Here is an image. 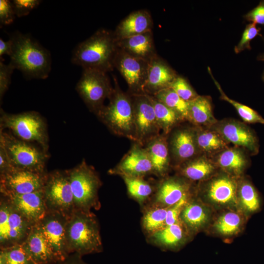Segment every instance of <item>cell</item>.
<instances>
[{"label": "cell", "mask_w": 264, "mask_h": 264, "mask_svg": "<svg viewBox=\"0 0 264 264\" xmlns=\"http://www.w3.org/2000/svg\"><path fill=\"white\" fill-rule=\"evenodd\" d=\"M15 68L10 64H5L0 62V100L9 88L11 84L12 74Z\"/></svg>", "instance_id": "b9f144b4"}, {"label": "cell", "mask_w": 264, "mask_h": 264, "mask_svg": "<svg viewBox=\"0 0 264 264\" xmlns=\"http://www.w3.org/2000/svg\"><path fill=\"white\" fill-rule=\"evenodd\" d=\"M169 207L150 206L143 216L142 224L144 230L151 235L165 227Z\"/></svg>", "instance_id": "836d02e7"}, {"label": "cell", "mask_w": 264, "mask_h": 264, "mask_svg": "<svg viewBox=\"0 0 264 264\" xmlns=\"http://www.w3.org/2000/svg\"><path fill=\"white\" fill-rule=\"evenodd\" d=\"M264 43V37L262 35L261 37ZM257 59L259 61H264V52L260 54L257 57ZM262 79L264 82V70L262 73Z\"/></svg>", "instance_id": "f907efd6"}, {"label": "cell", "mask_w": 264, "mask_h": 264, "mask_svg": "<svg viewBox=\"0 0 264 264\" xmlns=\"http://www.w3.org/2000/svg\"><path fill=\"white\" fill-rule=\"evenodd\" d=\"M153 96L176 112L184 121L187 120L188 102L182 99L172 88H168L164 89Z\"/></svg>", "instance_id": "e575fe53"}, {"label": "cell", "mask_w": 264, "mask_h": 264, "mask_svg": "<svg viewBox=\"0 0 264 264\" xmlns=\"http://www.w3.org/2000/svg\"><path fill=\"white\" fill-rule=\"evenodd\" d=\"M251 23L264 25V0H261L259 4L243 16Z\"/></svg>", "instance_id": "bcb514c9"}, {"label": "cell", "mask_w": 264, "mask_h": 264, "mask_svg": "<svg viewBox=\"0 0 264 264\" xmlns=\"http://www.w3.org/2000/svg\"><path fill=\"white\" fill-rule=\"evenodd\" d=\"M187 121L194 126L210 128L218 120L213 113L211 98L207 95H199L188 102Z\"/></svg>", "instance_id": "d4e9b609"}, {"label": "cell", "mask_w": 264, "mask_h": 264, "mask_svg": "<svg viewBox=\"0 0 264 264\" xmlns=\"http://www.w3.org/2000/svg\"><path fill=\"white\" fill-rule=\"evenodd\" d=\"M217 167L211 156L200 154L176 168L182 177L190 181H196L209 176Z\"/></svg>", "instance_id": "4316f807"}, {"label": "cell", "mask_w": 264, "mask_h": 264, "mask_svg": "<svg viewBox=\"0 0 264 264\" xmlns=\"http://www.w3.org/2000/svg\"><path fill=\"white\" fill-rule=\"evenodd\" d=\"M167 136L160 134L144 146L153 166V174L162 178L171 165Z\"/></svg>", "instance_id": "cb8c5ba5"}, {"label": "cell", "mask_w": 264, "mask_h": 264, "mask_svg": "<svg viewBox=\"0 0 264 264\" xmlns=\"http://www.w3.org/2000/svg\"><path fill=\"white\" fill-rule=\"evenodd\" d=\"M130 94L133 109L136 142L144 146L150 140L159 135L161 130L149 95L145 93Z\"/></svg>", "instance_id": "8fae6325"}, {"label": "cell", "mask_w": 264, "mask_h": 264, "mask_svg": "<svg viewBox=\"0 0 264 264\" xmlns=\"http://www.w3.org/2000/svg\"><path fill=\"white\" fill-rule=\"evenodd\" d=\"M153 21L150 13L140 9L130 13L113 31L116 40L152 31Z\"/></svg>", "instance_id": "7402d4cb"}, {"label": "cell", "mask_w": 264, "mask_h": 264, "mask_svg": "<svg viewBox=\"0 0 264 264\" xmlns=\"http://www.w3.org/2000/svg\"><path fill=\"white\" fill-rule=\"evenodd\" d=\"M149 96L160 129L163 134L167 135L184 121L176 112L159 101L154 96Z\"/></svg>", "instance_id": "4dcf8cb0"}, {"label": "cell", "mask_w": 264, "mask_h": 264, "mask_svg": "<svg viewBox=\"0 0 264 264\" xmlns=\"http://www.w3.org/2000/svg\"><path fill=\"white\" fill-rule=\"evenodd\" d=\"M184 237V232L178 221L172 225L149 235L152 243L163 249H172L179 246Z\"/></svg>", "instance_id": "f546056e"}, {"label": "cell", "mask_w": 264, "mask_h": 264, "mask_svg": "<svg viewBox=\"0 0 264 264\" xmlns=\"http://www.w3.org/2000/svg\"><path fill=\"white\" fill-rule=\"evenodd\" d=\"M211 128L217 132L228 143H232L247 151L251 154H258L259 145L255 132L243 123L233 119H224Z\"/></svg>", "instance_id": "5bb4252c"}, {"label": "cell", "mask_w": 264, "mask_h": 264, "mask_svg": "<svg viewBox=\"0 0 264 264\" xmlns=\"http://www.w3.org/2000/svg\"><path fill=\"white\" fill-rule=\"evenodd\" d=\"M183 221L189 227L195 229L207 220V214L202 207L194 202L186 203L181 213Z\"/></svg>", "instance_id": "d590c367"}, {"label": "cell", "mask_w": 264, "mask_h": 264, "mask_svg": "<svg viewBox=\"0 0 264 264\" xmlns=\"http://www.w3.org/2000/svg\"><path fill=\"white\" fill-rule=\"evenodd\" d=\"M116 43L119 49L132 56L148 62L157 55L152 31L117 40Z\"/></svg>", "instance_id": "603a6c76"}, {"label": "cell", "mask_w": 264, "mask_h": 264, "mask_svg": "<svg viewBox=\"0 0 264 264\" xmlns=\"http://www.w3.org/2000/svg\"><path fill=\"white\" fill-rule=\"evenodd\" d=\"M117 51L113 31L101 28L80 43L73 51L71 62L83 69L111 71Z\"/></svg>", "instance_id": "6da1fadb"}, {"label": "cell", "mask_w": 264, "mask_h": 264, "mask_svg": "<svg viewBox=\"0 0 264 264\" xmlns=\"http://www.w3.org/2000/svg\"><path fill=\"white\" fill-rule=\"evenodd\" d=\"M188 197L182 198L176 203L169 207L165 222V227L174 224L178 221V217L188 202Z\"/></svg>", "instance_id": "f6af8a7d"}, {"label": "cell", "mask_w": 264, "mask_h": 264, "mask_svg": "<svg viewBox=\"0 0 264 264\" xmlns=\"http://www.w3.org/2000/svg\"><path fill=\"white\" fill-rule=\"evenodd\" d=\"M208 70L220 93V98L232 105L236 110L240 117L245 123L249 124L260 123L264 125V118L257 111L228 97L222 89L220 84L214 77L209 67H208Z\"/></svg>", "instance_id": "d6a6232c"}, {"label": "cell", "mask_w": 264, "mask_h": 264, "mask_svg": "<svg viewBox=\"0 0 264 264\" xmlns=\"http://www.w3.org/2000/svg\"><path fill=\"white\" fill-rule=\"evenodd\" d=\"M195 128L197 144L201 154L211 157L229 147V144L213 129Z\"/></svg>", "instance_id": "83f0119b"}, {"label": "cell", "mask_w": 264, "mask_h": 264, "mask_svg": "<svg viewBox=\"0 0 264 264\" xmlns=\"http://www.w3.org/2000/svg\"><path fill=\"white\" fill-rule=\"evenodd\" d=\"M16 17L11 1L0 0V23L1 25L12 23Z\"/></svg>", "instance_id": "ee69618b"}, {"label": "cell", "mask_w": 264, "mask_h": 264, "mask_svg": "<svg viewBox=\"0 0 264 264\" xmlns=\"http://www.w3.org/2000/svg\"><path fill=\"white\" fill-rule=\"evenodd\" d=\"M171 160L176 167L200 154L197 141L195 126L175 128L167 136Z\"/></svg>", "instance_id": "9a60e30c"}, {"label": "cell", "mask_w": 264, "mask_h": 264, "mask_svg": "<svg viewBox=\"0 0 264 264\" xmlns=\"http://www.w3.org/2000/svg\"><path fill=\"white\" fill-rule=\"evenodd\" d=\"M80 256L78 255L77 259L71 260H68V258L63 262H61L60 264H86L80 259Z\"/></svg>", "instance_id": "681fc988"}, {"label": "cell", "mask_w": 264, "mask_h": 264, "mask_svg": "<svg viewBox=\"0 0 264 264\" xmlns=\"http://www.w3.org/2000/svg\"><path fill=\"white\" fill-rule=\"evenodd\" d=\"M7 129L18 138L48 152L49 137L44 118L34 111L11 114L0 109V130Z\"/></svg>", "instance_id": "8992f818"}, {"label": "cell", "mask_w": 264, "mask_h": 264, "mask_svg": "<svg viewBox=\"0 0 264 264\" xmlns=\"http://www.w3.org/2000/svg\"><path fill=\"white\" fill-rule=\"evenodd\" d=\"M0 142L3 145L14 168L46 172L49 153L39 145L20 139L10 132L2 130H0Z\"/></svg>", "instance_id": "52a82bcc"}, {"label": "cell", "mask_w": 264, "mask_h": 264, "mask_svg": "<svg viewBox=\"0 0 264 264\" xmlns=\"http://www.w3.org/2000/svg\"><path fill=\"white\" fill-rule=\"evenodd\" d=\"M237 184L228 176H222L212 180L208 185L207 193L209 198L218 203H227L236 200Z\"/></svg>", "instance_id": "f1b7e54d"}, {"label": "cell", "mask_w": 264, "mask_h": 264, "mask_svg": "<svg viewBox=\"0 0 264 264\" xmlns=\"http://www.w3.org/2000/svg\"><path fill=\"white\" fill-rule=\"evenodd\" d=\"M184 101L189 102L198 95L187 80L182 76L177 75L170 87Z\"/></svg>", "instance_id": "ab89813d"}, {"label": "cell", "mask_w": 264, "mask_h": 264, "mask_svg": "<svg viewBox=\"0 0 264 264\" xmlns=\"http://www.w3.org/2000/svg\"><path fill=\"white\" fill-rule=\"evenodd\" d=\"M73 196L74 211L91 212L101 207L98 191L102 185L99 176L85 159L76 167L68 170Z\"/></svg>", "instance_id": "5b68a950"}, {"label": "cell", "mask_w": 264, "mask_h": 264, "mask_svg": "<svg viewBox=\"0 0 264 264\" xmlns=\"http://www.w3.org/2000/svg\"><path fill=\"white\" fill-rule=\"evenodd\" d=\"M121 177L125 182L129 195L140 204H144L155 192V188L144 177Z\"/></svg>", "instance_id": "1f68e13d"}, {"label": "cell", "mask_w": 264, "mask_h": 264, "mask_svg": "<svg viewBox=\"0 0 264 264\" xmlns=\"http://www.w3.org/2000/svg\"><path fill=\"white\" fill-rule=\"evenodd\" d=\"M3 196L0 203V246L21 244L33 226Z\"/></svg>", "instance_id": "30bf717a"}, {"label": "cell", "mask_w": 264, "mask_h": 264, "mask_svg": "<svg viewBox=\"0 0 264 264\" xmlns=\"http://www.w3.org/2000/svg\"><path fill=\"white\" fill-rule=\"evenodd\" d=\"M9 39L13 42L9 63L28 78H46L51 70L49 52L28 34L16 32Z\"/></svg>", "instance_id": "7a4b0ae2"}, {"label": "cell", "mask_w": 264, "mask_h": 264, "mask_svg": "<svg viewBox=\"0 0 264 264\" xmlns=\"http://www.w3.org/2000/svg\"><path fill=\"white\" fill-rule=\"evenodd\" d=\"M43 191L47 212L67 218L72 215L74 206L68 170L47 173Z\"/></svg>", "instance_id": "ba28073f"}, {"label": "cell", "mask_w": 264, "mask_h": 264, "mask_svg": "<svg viewBox=\"0 0 264 264\" xmlns=\"http://www.w3.org/2000/svg\"><path fill=\"white\" fill-rule=\"evenodd\" d=\"M47 173L14 168L0 175V194H24L42 191Z\"/></svg>", "instance_id": "4fadbf2b"}, {"label": "cell", "mask_w": 264, "mask_h": 264, "mask_svg": "<svg viewBox=\"0 0 264 264\" xmlns=\"http://www.w3.org/2000/svg\"><path fill=\"white\" fill-rule=\"evenodd\" d=\"M149 62L132 56L117 47L114 66L120 73L131 94L144 93Z\"/></svg>", "instance_id": "7c38bea8"}, {"label": "cell", "mask_w": 264, "mask_h": 264, "mask_svg": "<svg viewBox=\"0 0 264 264\" xmlns=\"http://www.w3.org/2000/svg\"><path fill=\"white\" fill-rule=\"evenodd\" d=\"M177 75L175 70L157 54L149 62L144 93L153 95L170 88Z\"/></svg>", "instance_id": "44dd1931"}, {"label": "cell", "mask_w": 264, "mask_h": 264, "mask_svg": "<svg viewBox=\"0 0 264 264\" xmlns=\"http://www.w3.org/2000/svg\"><path fill=\"white\" fill-rule=\"evenodd\" d=\"M76 90L89 110L96 115L105 106L104 102L112 93L107 73L92 69H83Z\"/></svg>", "instance_id": "9c48e42d"}, {"label": "cell", "mask_w": 264, "mask_h": 264, "mask_svg": "<svg viewBox=\"0 0 264 264\" xmlns=\"http://www.w3.org/2000/svg\"><path fill=\"white\" fill-rule=\"evenodd\" d=\"M240 223L241 219L238 214L228 212L220 218L216 224V227L220 233L230 235L238 230Z\"/></svg>", "instance_id": "f35d334b"}, {"label": "cell", "mask_w": 264, "mask_h": 264, "mask_svg": "<svg viewBox=\"0 0 264 264\" xmlns=\"http://www.w3.org/2000/svg\"><path fill=\"white\" fill-rule=\"evenodd\" d=\"M108 174L122 176L144 177L153 174V166L144 147L133 142L131 148L120 161Z\"/></svg>", "instance_id": "2e32d148"}, {"label": "cell", "mask_w": 264, "mask_h": 264, "mask_svg": "<svg viewBox=\"0 0 264 264\" xmlns=\"http://www.w3.org/2000/svg\"><path fill=\"white\" fill-rule=\"evenodd\" d=\"M114 87L109 104L96 115L113 134L136 141L134 112L132 98L120 88L113 76Z\"/></svg>", "instance_id": "277c9868"}, {"label": "cell", "mask_w": 264, "mask_h": 264, "mask_svg": "<svg viewBox=\"0 0 264 264\" xmlns=\"http://www.w3.org/2000/svg\"><path fill=\"white\" fill-rule=\"evenodd\" d=\"M41 2L39 0H14L12 3L16 17L20 18L29 14Z\"/></svg>", "instance_id": "7bdbcfd3"}, {"label": "cell", "mask_w": 264, "mask_h": 264, "mask_svg": "<svg viewBox=\"0 0 264 264\" xmlns=\"http://www.w3.org/2000/svg\"><path fill=\"white\" fill-rule=\"evenodd\" d=\"M0 264H34L21 244L1 247Z\"/></svg>", "instance_id": "8d00e7d4"}, {"label": "cell", "mask_w": 264, "mask_h": 264, "mask_svg": "<svg viewBox=\"0 0 264 264\" xmlns=\"http://www.w3.org/2000/svg\"><path fill=\"white\" fill-rule=\"evenodd\" d=\"M68 218L54 212H47L37 223L60 262L68 258L66 226Z\"/></svg>", "instance_id": "e0dca14e"}, {"label": "cell", "mask_w": 264, "mask_h": 264, "mask_svg": "<svg viewBox=\"0 0 264 264\" xmlns=\"http://www.w3.org/2000/svg\"><path fill=\"white\" fill-rule=\"evenodd\" d=\"M13 42L9 39L7 41L0 38V56L1 57L3 55L10 56L12 53Z\"/></svg>", "instance_id": "c3c4849f"}, {"label": "cell", "mask_w": 264, "mask_h": 264, "mask_svg": "<svg viewBox=\"0 0 264 264\" xmlns=\"http://www.w3.org/2000/svg\"><path fill=\"white\" fill-rule=\"evenodd\" d=\"M240 198L243 206L249 211H255L259 207L258 194L254 187L248 182L244 181L239 189Z\"/></svg>", "instance_id": "74e56055"}, {"label": "cell", "mask_w": 264, "mask_h": 264, "mask_svg": "<svg viewBox=\"0 0 264 264\" xmlns=\"http://www.w3.org/2000/svg\"><path fill=\"white\" fill-rule=\"evenodd\" d=\"M243 149L228 147L211 156L217 167L233 175H239L248 163V158Z\"/></svg>", "instance_id": "484cf974"}, {"label": "cell", "mask_w": 264, "mask_h": 264, "mask_svg": "<svg viewBox=\"0 0 264 264\" xmlns=\"http://www.w3.org/2000/svg\"><path fill=\"white\" fill-rule=\"evenodd\" d=\"M1 196L33 225L37 223L47 212L43 190L24 194Z\"/></svg>", "instance_id": "d6986e66"}, {"label": "cell", "mask_w": 264, "mask_h": 264, "mask_svg": "<svg viewBox=\"0 0 264 264\" xmlns=\"http://www.w3.org/2000/svg\"><path fill=\"white\" fill-rule=\"evenodd\" d=\"M190 185L183 178L164 177L155 187L150 206L169 207L188 197Z\"/></svg>", "instance_id": "ac0fdd59"}, {"label": "cell", "mask_w": 264, "mask_h": 264, "mask_svg": "<svg viewBox=\"0 0 264 264\" xmlns=\"http://www.w3.org/2000/svg\"><path fill=\"white\" fill-rule=\"evenodd\" d=\"M66 238L69 254L82 256L103 251L99 223L92 212L74 211L67 220Z\"/></svg>", "instance_id": "3957f363"}, {"label": "cell", "mask_w": 264, "mask_h": 264, "mask_svg": "<svg viewBox=\"0 0 264 264\" xmlns=\"http://www.w3.org/2000/svg\"><path fill=\"white\" fill-rule=\"evenodd\" d=\"M21 245L34 264L60 263L37 223L32 227Z\"/></svg>", "instance_id": "ffe728a7"}, {"label": "cell", "mask_w": 264, "mask_h": 264, "mask_svg": "<svg viewBox=\"0 0 264 264\" xmlns=\"http://www.w3.org/2000/svg\"><path fill=\"white\" fill-rule=\"evenodd\" d=\"M14 168L2 143L0 142V175L5 174Z\"/></svg>", "instance_id": "7dc6e473"}, {"label": "cell", "mask_w": 264, "mask_h": 264, "mask_svg": "<svg viewBox=\"0 0 264 264\" xmlns=\"http://www.w3.org/2000/svg\"><path fill=\"white\" fill-rule=\"evenodd\" d=\"M261 30V28L257 27L256 24L254 23H250L246 25L241 39L234 48L235 52L238 54L245 49L250 50L251 41L258 36H262L260 33Z\"/></svg>", "instance_id": "60d3db41"}]
</instances>
